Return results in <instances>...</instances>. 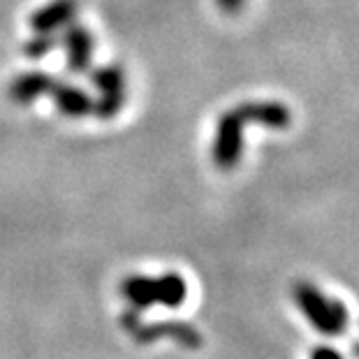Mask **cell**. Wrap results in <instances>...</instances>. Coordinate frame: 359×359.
<instances>
[{
    "label": "cell",
    "mask_w": 359,
    "mask_h": 359,
    "mask_svg": "<svg viewBox=\"0 0 359 359\" xmlns=\"http://www.w3.org/2000/svg\"><path fill=\"white\" fill-rule=\"evenodd\" d=\"M216 3L225 14H239L243 5H246V0H216Z\"/></svg>",
    "instance_id": "obj_11"
},
{
    "label": "cell",
    "mask_w": 359,
    "mask_h": 359,
    "mask_svg": "<svg viewBox=\"0 0 359 359\" xmlns=\"http://www.w3.org/2000/svg\"><path fill=\"white\" fill-rule=\"evenodd\" d=\"M126 299L133 304V311H142L151 304H163V306H181L186 302V280L179 273H165L160 278L147 276H130L121 285Z\"/></svg>",
    "instance_id": "obj_3"
},
{
    "label": "cell",
    "mask_w": 359,
    "mask_h": 359,
    "mask_svg": "<svg viewBox=\"0 0 359 359\" xmlns=\"http://www.w3.org/2000/svg\"><path fill=\"white\" fill-rule=\"evenodd\" d=\"M123 325L128 327V332L137 336L140 341H154L160 339V336H172V339L181 341L183 346L188 348H197L202 343V336L197 334V330H193L186 323H160V325H140L137 323V311L128 313L123 318Z\"/></svg>",
    "instance_id": "obj_5"
},
{
    "label": "cell",
    "mask_w": 359,
    "mask_h": 359,
    "mask_svg": "<svg viewBox=\"0 0 359 359\" xmlns=\"http://www.w3.org/2000/svg\"><path fill=\"white\" fill-rule=\"evenodd\" d=\"M53 102H56L58 111L63 116H70V118H81L86 114H93V100L88 97V93H83L81 88L72 86V83H63V81H56V86L51 88Z\"/></svg>",
    "instance_id": "obj_9"
},
{
    "label": "cell",
    "mask_w": 359,
    "mask_h": 359,
    "mask_svg": "<svg viewBox=\"0 0 359 359\" xmlns=\"http://www.w3.org/2000/svg\"><path fill=\"white\" fill-rule=\"evenodd\" d=\"M58 44V40L53 35H42V33H37L33 40H28L26 44H24V56L26 58H30V60H40V58H44L47 53L56 47Z\"/></svg>",
    "instance_id": "obj_10"
},
{
    "label": "cell",
    "mask_w": 359,
    "mask_h": 359,
    "mask_svg": "<svg viewBox=\"0 0 359 359\" xmlns=\"http://www.w3.org/2000/svg\"><path fill=\"white\" fill-rule=\"evenodd\" d=\"M257 123L271 130H285L292 123V111L283 102H241L218 118L211 160L218 170L230 172L239 165L243 154V128Z\"/></svg>",
    "instance_id": "obj_1"
},
{
    "label": "cell",
    "mask_w": 359,
    "mask_h": 359,
    "mask_svg": "<svg viewBox=\"0 0 359 359\" xmlns=\"http://www.w3.org/2000/svg\"><path fill=\"white\" fill-rule=\"evenodd\" d=\"M56 77H51L47 72H40V70H30L14 77L10 88H7V97L17 104H28V102H35L40 95H49L51 88L56 86Z\"/></svg>",
    "instance_id": "obj_7"
},
{
    "label": "cell",
    "mask_w": 359,
    "mask_h": 359,
    "mask_svg": "<svg viewBox=\"0 0 359 359\" xmlns=\"http://www.w3.org/2000/svg\"><path fill=\"white\" fill-rule=\"evenodd\" d=\"M93 83L100 90L97 102H93V114L97 118H114L126 104V70L116 63L102 65L93 70Z\"/></svg>",
    "instance_id": "obj_4"
},
{
    "label": "cell",
    "mask_w": 359,
    "mask_h": 359,
    "mask_svg": "<svg viewBox=\"0 0 359 359\" xmlns=\"http://www.w3.org/2000/svg\"><path fill=\"white\" fill-rule=\"evenodd\" d=\"M77 10H79L77 0H51L49 5H44L37 12H33L30 28H33L35 33L53 35V30L60 26H67L77 17Z\"/></svg>",
    "instance_id": "obj_8"
},
{
    "label": "cell",
    "mask_w": 359,
    "mask_h": 359,
    "mask_svg": "<svg viewBox=\"0 0 359 359\" xmlns=\"http://www.w3.org/2000/svg\"><path fill=\"white\" fill-rule=\"evenodd\" d=\"M292 297L299 311L306 316L309 323L325 336H339L348 327V309L339 299H330L325 292H320L309 280L297 283L292 287Z\"/></svg>",
    "instance_id": "obj_2"
},
{
    "label": "cell",
    "mask_w": 359,
    "mask_h": 359,
    "mask_svg": "<svg viewBox=\"0 0 359 359\" xmlns=\"http://www.w3.org/2000/svg\"><path fill=\"white\" fill-rule=\"evenodd\" d=\"M63 42L67 49V70L72 74H83L93 63V35L88 28L79 24H67L63 33Z\"/></svg>",
    "instance_id": "obj_6"
},
{
    "label": "cell",
    "mask_w": 359,
    "mask_h": 359,
    "mask_svg": "<svg viewBox=\"0 0 359 359\" xmlns=\"http://www.w3.org/2000/svg\"><path fill=\"white\" fill-rule=\"evenodd\" d=\"M311 359H343V357H341V353H336V350L330 346H318L311 353Z\"/></svg>",
    "instance_id": "obj_12"
}]
</instances>
